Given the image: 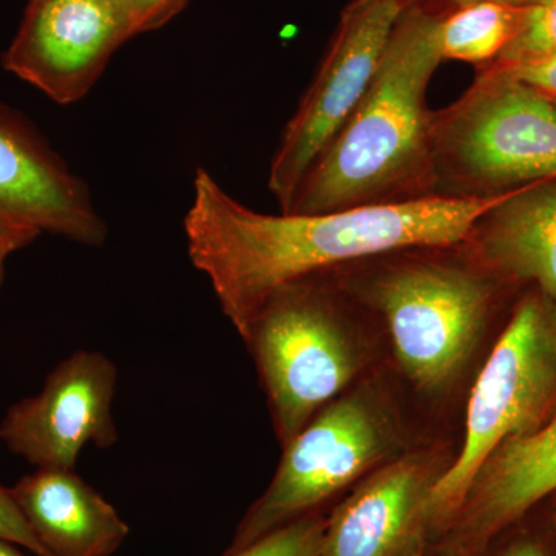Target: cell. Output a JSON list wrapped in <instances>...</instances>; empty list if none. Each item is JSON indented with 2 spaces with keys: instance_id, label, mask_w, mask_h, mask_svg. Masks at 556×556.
Masks as SVG:
<instances>
[{
  "instance_id": "obj_1",
  "label": "cell",
  "mask_w": 556,
  "mask_h": 556,
  "mask_svg": "<svg viewBox=\"0 0 556 556\" xmlns=\"http://www.w3.org/2000/svg\"><path fill=\"white\" fill-rule=\"evenodd\" d=\"M504 195L269 215L244 206L199 169L185 218L186 241L190 262L208 278L219 308L244 339L266 300L283 285L388 252L456 247L475 219Z\"/></svg>"
},
{
  "instance_id": "obj_2",
  "label": "cell",
  "mask_w": 556,
  "mask_h": 556,
  "mask_svg": "<svg viewBox=\"0 0 556 556\" xmlns=\"http://www.w3.org/2000/svg\"><path fill=\"white\" fill-rule=\"evenodd\" d=\"M444 11L407 5L356 110L300 182L283 214H327L434 197L428 84L442 62Z\"/></svg>"
},
{
  "instance_id": "obj_3",
  "label": "cell",
  "mask_w": 556,
  "mask_h": 556,
  "mask_svg": "<svg viewBox=\"0 0 556 556\" xmlns=\"http://www.w3.org/2000/svg\"><path fill=\"white\" fill-rule=\"evenodd\" d=\"M334 274L386 321L399 364L426 393H442L463 372L507 287L460 244L388 252Z\"/></svg>"
},
{
  "instance_id": "obj_4",
  "label": "cell",
  "mask_w": 556,
  "mask_h": 556,
  "mask_svg": "<svg viewBox=\"0 0 556 556\" xmlns=\"http://www.w3.org/2000/svg\"><path fill=\"white\" fill-rule=\"evenodd\" d=\"M434 197L482 200L556 178V101L489 65L433 112Z\"/></svg>"
},
{
  "instance_id": "obj_5",
  "label": "cell",
  "mask_w": 556,
  "mask_h": 556,
  "mask_svg": "<svg viewBox=\"0 0 556 556\" xmlns=\"http://www.w3.org/2000/svg\"><path fill=\"white\" fill-rule=\"evenodd\" d=\"M555 413L556 306L533 289L515 306L479 372L463 448L428 496V526L448 530L489 456L504 442L533 433Z\"/></svg>"
},
{
  "instance_id": "obj_6",
  "label": "cell",
  "mask_w": 556,
  "mask_h": 556,
  "mask_svg": "<svg viewBox=\"0 0 556 556\" xmlns=\"http://www.w3.org/2000/svg\"><path fill=\"white\" fill-rule=\"evenodd\" d=\"M345 299L334 270L291 281L269 295L244 338L283 445L338 399L361 367Z\"/></svg>"
},
{
  "instance_id": "obj_7",
  "label": "cell",
  "mask_w": 556,
  "mask_h": 556,
  "mask_svg": "<svg viewBox=\"0 0 556 556\" xmlns=\"http://www.w3.org/2000/svg\"><path fill=\"white\" fill-rule=\"evenodd\" d=\"M397 431L383 399L371 388L332 401L285 444L268 490L251 507L225 556L305 517L396 447Z\"/></svg>"
},
{
  "instance_id": "obj_8",
  "label": "cell",
  "mask_w": 556,
  "mask_h": 556,
  "mask_svg": "<svg viewBox=\"0 0 556 556\" xmlns=\"http://www.w3.org/2000/svg\"><path fill=\"white\" fill-rule=\"evenodd\" d=\"M405 7V0H351L342 11L331 46L270 163L268 188L281 212L367 93Z\"/></svg>"
},
{
  "instance_id": "obj_9",
  "label": "cell",
  "mask_w": 556,
  "mask_h": 556,
  "mask_svg": "<svg viewBox=\"0 0 556 556\" xmlns=\"http://www.w3.org/2000/svg\"><path fill=\"white\" fill-rule=\"evenodd\" d=\"M131 36L129 0H30L2 64L58 104H73Z\"/></svg>"
},
{
  "instance_id": "obj_10",
  "label": "cell",
  "mask_w": 556,
  "mask_h": 556,
  "mask_svg": "<svg viewBox=\"0 0 556 556\" xmlns=\"http://www.w3.org/2000/svg\"><path fill=\"white\" fill-rule=\"evenodd\" d=\"M118 369L98 351L79 350L47 376L36 396L11 405L0 439L36 468L75 470L89 444L109 448L118 441L113 399Z\"/></svg>"
},
{
  "instance_id": "obj_11",
  "label": "cell",
  "mask_w": 556,
  "mask_h": 556,
  "mask_svg": "<svg viewBox=\"0 0 556 556\" xmlns=\"http://www.w3.org/2000/svg\"><path fill=\"white\" fill-rule=\"evenodd\" d=\"M0 222L98 248L109 236L86 182L35 124L0 104Z\"/></svg>"
},
{
  "instance_id": "obj_12",
  "label": "cell",
  "mask_w": 556,
  "mask_h": 556,
  "mask_svg": "<svg viewBox=\"0 0 556 556\" xmlns=\"http://www.w3.org/2000/svg\"><path fill=\"white\" fill-rule=\"evenodd\" d=\"M444 468L420 453L380 468L325 521L320 556H415L428 496Z\"/></svg>"
},
{
  "instance_id": "obj_13",
  "label": "cell",
  "mask_w": 556,
  "mask_h": 556,
  "mask_svg": "<svg viewBox=\"0 0 556 556\" xmlns=\"http://www.w3.org/2000/svg\"><path fill=\"white\" fill-rule=\"evenodd\" d=\"M556 492V413L543 427L497 447L479 468L450 527L455 556H478L507 527Z\"/></svg>"
},
{
  "instance_id": "obj_14",
  "label": "cell",
  "mask_w": 556,
  "mask_h": 556,
  "mask_svg": "<svg viewBox=\"0 0 556 556\" xmlns=\"http://www.w3.org/2000/svg\"><path fill=\"white\" fill-rule=\"evenodd\" d=\"M504 285H533L556 306V178L506 193L460 243Z\"/></svg>"
},
{
  "instance_id": "obj_15",
  "label": "cell",
  "mask_w": 556,
  "mask_h": 556,
  "mask_svg": "<svg viewBox=\"0 0 556 556\" xmlns=\"http://www.w3.org/2000/svg\"><path fill=\"white\" fill-rule=\"evenodd\" d=\"M49 556H112L129 526L75 470L36 468L10 489Z\"/></svg>"
},
{
  "instance_id": "obj_16",
  "label": "cell",
  "mask_w": 556,
  "mask_h": 556,
  "mask_svg": "<svg viewBox=\"0 0 556 556\" xmlns=\"http://www.w3.org/2000/svg\"><path fill=\"white\" fill-rule=\"evenodd\" d=\"M521 21L522 5L490 0L444 11L438 27L442 61L489 67L517 38Z\"/></svg>"
},
{
  "instance_id": "obj_17",
  "label": "cell",
  "mask_w": 556,
  "mask_h": 556,
  "mask_svg": "<svg viewBox=\"0 0 556 556\" xmlns=\"http://www.w3.org/2000/svg\"><path fill=\"white\" fill-rule=\"evenodd\" d=\"M556 54V0H527L517 38L493 64Z\"/></svg>"
},
{
  "instance_id": "obj_18",
  "label": "cell",
  "mask_w": 556,
  "mask_h": 556,
  "mask_svg": "<svg viewBox=\"0 0 556 556\" xmlns=\"http://www.w3.org/2000/svg\"><path fill=\"white\" fill-rule=\"evenodd\" d=\"M324 530L325 521L305 515L232 556H320Z\"/></svg>"
},
{
  "instance_id": "obj_19",
  "label": "cell",
  "mask_w": 556,
  "mask_h": 556,
  "mask_svg": "<svg viewBox=\"0 0 556 556\" xmlns=\"http://www.w3.org/2000/svg\"><path fill=\"white\" fill-rule=\"evenodd\" d=\"M0 540L27 548L36 556H49L40 546L38 538L22 517L20 508L11 496L10 489L0 485Z\"/></svg>"
},
{
  "instance_id": "obj_20",
  "label": "cell",
  "mask_w": 556,
  "mask_h": 556,
  "mask_svg": "<svg viewBox=\"0 0 556 556\" xmlns=\"http://www.w3.org/2000/svg\"><path fill=\"white\" fill-rule=\"evenodd\" d=\"M492 65L507 70L515 78L521 79L522 83L529 84L533 89L540 90L541 93L556 101V54L530 58V60L511 62V64Z\"/></svg>"
},
{
  "instance_id": "obj_21",
  "label": "cell",
  "mask_w": 556,
  "mask_h": 556,
  "mask_svg": "<svg viewBox=\"0 0 556 556\" xmlns=\"http://www.w3.org/2000/svg\"><path fill=\"white\" fill-rule=\"evenodd\" d=\"M135 36L156 30L185 9L188 0H129Z\"/></svg>"
},
{
  "instance_id": "obj_22",
  "label": "cell",
  "mask_w": 556,
  "mask_h": 556,
  "mask_svg": "<svg viewBox=\"0 0 556 556\" xmlns=\"http://www.w3.org/2000/svg\"><path fill=\"white\" fill-rule=\"evenodd\" d=\"M39 236L38 230L28 228V226L0 222V287H2L3 276H5L7 260L14 252L27 248Z\"/></svg>"
},
{
  "instance_id": "obj_23",
  "label": "cell",
  "mask_w": 556,
  "mask_h": 556,
  "mask_svg": "<svg viewBox=\"0 0 556 556\" xmlns=\"http://www.w3.org/2000/svg\"><path fill=\"white\" fill-rule=\"evenodd\" d=\"M485 2V0H405L407 5H426L430 9H441V7H447V9H459V7L470 5V3ZM490 2H504L514 3V5H525L527 0H490Z\"/></svg>"
},
{
  "instance_id": "obj_24",
  "label": "cell",
  "mask_w": 556,
  "mask_h": 556,
  "mask_svg": "<svg viewBox=\"0 0 556 556\" xmlns=\"http://www.w3.org/2000/svg\"><path fill=\"white\" fill-rule=\"evenodd\" d=\"M501 556H548L546 551L532 540H521L507 547Z\"/></svg>"
},
{
  "instance_id": "obj_25",
  "label": "cell",
  "mask_w": 556,
  "mask_h": 556,
  "mask_svg": "<svg viewBox=\"0 0 556 556\" xmlns=\"http://www.w3.org/2000/svg\"><path fill=\"white\" fill-rule=\"evenodd\" d=\"M0 556H27L22 554L17 546L14 544L7 543V541L0 540ZM36 556V555H33Z\"/></svg>"
},
{
  "instance_id": "obj_26",
  "label": "cell",
  "mask_w": 556,
  "mask_h": 556,
  "mask_svg": "<svg viewBox=\"0 0 556 556\" xmlns=\"http://www.w3.org/2000/svg\"><path fill=\"white\" fill-rule=\"evenodd\" d=\"M415 556H417V555H415Z\"/></svg>"
}]
</instances>
